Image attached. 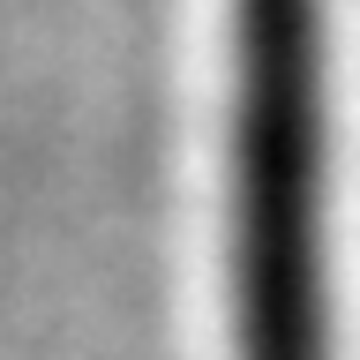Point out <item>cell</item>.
Masks as SVG:
<instances>
[{"instance_id":"obj_1","label":"cell","mask_w":360,"mask_h":360,"mask_svg":"<svg viewBox=\"0 0 360 360\" xmlns=\"http://www.w3.org/2000/svg\"><path fill=\"white\" fill-rule=\"evenodd\" d=\"M323 300V0H233L240 360H330Z\"/></svg>"}]
</instances>
